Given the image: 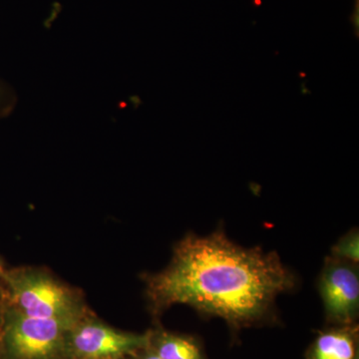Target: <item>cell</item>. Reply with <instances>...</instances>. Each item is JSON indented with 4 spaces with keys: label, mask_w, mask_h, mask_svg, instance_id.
I'll return each mask as SVG.
<instances>
[{
    "label": "cell",
    "mask_w": 359,
    "mask_h": 359,
    "mask_svg": "<svg viewBox=\"0 0 359 359\" xmlns=\"http://www.w3.org/2000/svg\"><path fill=\"white\" fill-rule=\"evenodd\" d=\"M294 283L275 252L240 247L217 231L180 242L169 266L149 278L148 294L157 309L187 304L240 328L264 318Z\"/></svg>",
    "instance_id": "cell-1"
},
{
    "label": "cell",
    "mask_w": 359,
    "mask_h": 359,
    "mask_svg": "<svg viewBox=\"0 0 359 359\" xmlns=\"http://www.w3.org/2000/svg\"><path fill=\"white\" fill-rule=\"evenodd\" d=\"M13 311L43 318H77L74 294L40 271H15L6 276Z\"/></svg>",
    "instance_id": "cell-2"
},
{
    "label": "cell",
    "mask_w": 359,
    "mask_h": 359,
    "mask_svg": "<svg viewBox=\"0 0 359 359\" xmlns=\"http://www.w3.org/2000/svg\"><path fill=\"white\" fill-rule=\"evenodd\" d=\"M76 323L77 318H32L13 311L6 325L7 349L15 359H50Z\"/></svg>",
    "instance_id": "cell-3"
},
{
    "label": "cell",
    "mask_w": 359,
    "mask_h": 359,
    "mask_svg": "<svg viewBox=\"0 0 359 359\" xmlns=\"http://www.w3.org/2000/svg\"><path fill=\"white\" fill-rule=\"evenodd\" d=\"M320 290L328 320L349 325L359 308V276L355 264L330 259L320 280Z\"/></svg>",
    "instance_id": "cell-4"
},
{
    "label": "cell",
    "mask_w": 359,
    "mask_h": 359,
    "mask_svg": "<svg viewBox=\"0 0 359 359\" xmlns=\"http://www.w3.org/2000/svg\"><path fill=\"white\" fill-rule=\"evenodd\" d=\"M150 335L125 334L102 323L75 325L70 330L71 351L81 359H115L150 346Z\"/></svg>",
    "instance_id": "cell-5"
},
{
    "label": "cell",
    "mask_w": 359,
    "mask_h": 359,
    "mask_svg": "<svg viewBox=\"0 0 359 359\" xmlns=\"http://www.w3.org/2000/svg\"><path fill=\"white\" fill-rule=\"evenodd\" d=\"M355 330L348 325L323 332L309 351V359H355Z\"/></svg>",
    "instance_id": "cell-6"
},
{
    "label": "cell",
    "mask_w": 359,
    "mask_h": 359,
    "mask_svg": "<svg viewBox=\"0 0 359 359\" xmlns=\"http://www.w3.org/2000/svg\"><path fill=\"white\" fill-rule=\"evenodd\" d=\"M152 351L163 359H204L193 339L171 334H160Z\"/></svg>",
    "instance_id": "cell-7"
},
{
    "label": "cell",
    "mask_w": 359,
    "mask_h": 359,
    "mask_svg": "<svg viewBox=\"0 0 359 359\" xmlns=\"http://www.w3.org/2000/svg\"><path fill=\"white\" fill-rule=\"evenodd\" d=\"M332 257L346 261L347 263L358 264L359 262V235L358 230H353L340 238L332 249Z\"/></svg>",
    "instance_id": "cell-8"
},
{
    "label": "cell",
    "mask_w": 359,
    "mask_h": 359,
    "mask_svg": "<svg viewBox=\"0 0 359 359\" xmlns=\"http://www.w3.org/2000/svg\"><path fill=\"white\" fill-rule=\"evenodd\" d=\"M18 104L15 91L6 82L0 80V119L8 117Z\"/></svg>",
    "instance_id": "cell-9"
},
{
    "label": "cell",
    "mask_w": 359,
    "mask_h": 359,
    "mask_svg": "<svg viewBox=\"0 0 359 359\" xmlns=\"http://www.w3.org/2000/svg\"><path fill=\"white\" fill-rule=\"evenodd\" d=\"M140 359H163L162 358H160L159 355H158L157 353H154L153 351H148L147 353L145 354H143V355L141 356Z\"/></svg>",
    "instance_id": "cell-10"
},
{
    "label": "cell",
    "mask_w": 359,
    "mask_h": 359,
    "mask_svg": "<svg viewBox=\"0 0 359 359\" xmlns=\"http://www.w3.org/2000/svg\"><path fill=\"white\" fill-rule=\"evenodd\" d=\"M4 275V271H2L1 264H0V276Z\"/></svg>",
    "instance_id": "cell-11"
},
{
    "label": "cell",
    "mask_w": 359,
    "mask_h": 359,
    "mask_svg": "<svg viewBox=\"0 0 359 359\" xmlns=\"http://www.w3.org/2000/svg\"><path fill=\"white\" fill-rule=\"evenodd\" d=\"M355 359H358V356H356Z\"/></svg>",
    "instance_id": "cell-12"
}]
</instances>
